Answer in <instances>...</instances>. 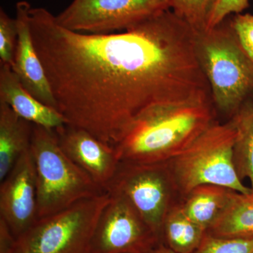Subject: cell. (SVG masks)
Returning <instances> with one entry per match:
<instances>
[{"mask_svg": "<svg viewBox=\"0 0 253 253\" xmlns=\"http://www.w3.org/2000/svg\"><path fill=\"white\" fill-rule=\"evenodd\" d=\"M195 47L216 111L229 120L253 93V61L239 44L230 16L197 31Z\"/></svg>", "mask_w": 253, "mask_h": 253, "instance_id": "3957f363", "label": "cell"}, {"mask_svg": "<svg viewBox=\"0 0 253 253\" xmlns=\"http://www.w3.org/2000/svg\"><path fill=\"white\" fill-rule=\"evenodd\" d=\"M217 0H170L171 10L196 31L206 29L210 13Z\"/></svg>", "mask_w": 253, "mask_h": 253, "instance_id": "d6986e66", "label": "cell"}, {"mask_svg": "<svg viewBox=\"0 0 253 253\" xmlns=\"http://www.w3.org/2000/svg\"><path fill=\"white\" fill-rule=\"evenodd\" d=\"M110 199L104 191L38 218L16 239L12 253H89L95 228Z\"/></svg>", "mask_w": 253, "mask_h": 253, "instance_id": "8992f818", "label": "cell"}, {"mask_svg": "<svg viewBox=\"0 0 253 253\" xmlns=\"http://www.w3.org/2000/svg\"><path fill=\"white\" fill-rule=\"evenodd\" d=\"M206 233V229L183 212L179 203L171 209L164 221L162 243L176 253H194Z\"/></svg>", "mask_w": 253, "mask_h": 253, "instance_id": "e0dca14e", "label": "cell"}, {"mask_svg": "<svg viewBox=\"0 0 253 253\" xmlns=\"http://www.w3.org/2000/svg\"><path fill=\"white\" fill-rule=\"evenodd\" d=\"M105 191L124 196L161 243L166 218L181 199L168 163H120Z\"/></svg>", "mask_w": 253, "mask_h": 253, "instance_id": "52a82bcc", "label": "cell"}, {"mask_svg": "<svg viewBox=\"0 0 253 253\" xmlns=\"http://www.w3.org/2000/svg\"><path fill=\"white\" fill-rule=\"evenodd\" d=\"M33 124L19 117L7 104L0 101V181L30 150Z\"/></svg>", "mask_w": 253, "mask_h": 253, "instance_id": "9a60e30c", "label": "cell"}, {"mask_svg": "<svg viewBox=\"0 0 253 253\" xmlns=\"http://www.w3.org/2000/svg\"><path fill=\"white\" fill-rule=\"evenodd\" d=\"M212 99L156 105L141 113L114 146L121 163H166L217 120Z\"/></svg>", "mask_w": 253, "mask_h": 253, "instance_id": "7a4b0ae2", "label": "cell"}, {"mask_svg": "<svg viewBox=\"0 0 253 253\" xmlns=\"http://www.w3.org/2000/svg\"><path fill=\"white\" fill-rule=\"evenodd\" d=\"M249 7V0H217L208 16L206 29L215 27L226 18L241 14Z\"/></svg>", "mask_w": 253, "mask_h": 253, "instance_id": "603a6c76", "label": "cell"}, {"mask_svg": "<svg viewBox=\"0 0 253 253\" xmlns=\"http://www.w3.org/2000/svg\"><path fill=\"white\" fill-rule=\"evenodd\" d=\"M240 193L225 186L204 184L181 198L179 206L189 219L206 231L215 224Z\"/></svg>", "mask_w": 253, "mask_h": 253, "instance_id": "5bb4252c", "label": "cell"}, {"mask_svg": "<svg viewBox=\"0 0 253 253\" xmlns=\"http://www.w3.org/2000/svg\"><path fill=\"white\" fill-rule=\"evenodd\" d=\"M251 99H252V100H253V93L252 96H251Z\"/></svg>", "mask_w": 253, "mask_h": 253, "instance_id": "484cf974", "label": "cell"}, {"mask_svg": "<svg viewBox=\"0 0 253 253\" xmlns=\"http://www.w3.org/2000/svg\"><path fill=\"white\" fill-rule=\"evenodd\" d=\"M207 232L220 237L253 236V196L238 194L220 219Z\"/></svg>", "mask_w": 253, "mask_h": 253, "instance_id": "ac0fdd59", "label": "cell"}, {"mask_svg": "<svg viewBox=\"0 0 253 253\" xmlns=\"http://www.w3.org/2000/svg\"><path fill=\"white\" fill-rule=\"evenodd\" d=\"M31 5L26 1L16 5L18 38L13 71L26 90L42 103L56 109L45 71L38 56L32 38L30 26Z\"/></svg>", "mask_w": 253, "mask_h": 253, "instance_id": "7c38bea8", "label": "cell"}, {"mask_svg": "<svg viewBox=\"0 0 253 253\" xmlns=\"http://www.w3.org/2000/svg\"><path fill=\"white\" fill-rule=\"evenodd\" d=\"M236 129L233 147L234 167L239 179H249L253 196V101L248 100L230 118Z\"/></svg>", "mask_w": 253, "mask_h": 253, "instance_id": "2e32d148", "label": "cell"}, {"mask_svg": "<svg viewBox=\"0 0 253 253\" xmlns=\"http://www.w3.org/2000/svg\"><path fill=\"white\" fill-rule=\"evenodd\" d=\"M194 253H253V236L220 237L207 232Z\"/></svg>", "mask_w": 253, "mask_h": 253, "instance_id": "ffe728a7", "label": "cell"}, {"mask_svg": "<svg viewBox=\"0 0 253 253\" xmlns=\"http://www.w3.org/2000/svg\"><path fill=\"white\" fill-rule=\"evenodd\" d=\"M18 27L16 18L0 9V59L1 64L12 68L17 44Z\"/></svg>", "mask_w": 253, "mask_h": 253, "instance_id": "44dd1931", "label": "cell"}, {"mask_svg": "<svg viewBox=\"0 0 253 253\" xmlns=\"http://www.w3.org/2000/svg\"><path fill=\"white\" fill-rule=\"evenodd\" d=\"M60 147L93 181L106 191L119 167L113 146L81 128L65 124L54 129Z\"/></svg>", "mask_w": 253, "mask_h": 253, "instance_id": "8fae6325", "label": "cell"}, {"mask_svg": "<svg viewBox=\"0 0 253 253\" xmlns=\"http://www.w3.org/2000/svg\"><path fill=\"white\" fill-rule=\"evenodd\" d=\"M0 101L32 124L51 129L67 124L57 110L43 104L26 90L12 68L4 64L0 65Z\"/></svg>", "mask_w": 253, "mask_h": 253, "instance_id": "4fadbf2b", "label": "cell"}, {"mask_svg": "<svg viewBox=\"0 0 253 253\" xmlns=\"http://www.w3.org/2000/svg\"><path fill=\"white\" fill-rule=\"evenodd\" d=\"M145 253H176L163 244H158L154 249L150 250Z\"/></svg>", "mask_w": 253, "mask_h": 253, "instance_id": "d4e9b609", "label": "cell"}, {"mask_svg": "<svg viewBox=\"0 0 253 253\" xmlns=\"http://www.w3.org/2000/svg\"><path fill=\"white\" fill-rule=\"evenodd\" d=\"M109 194V204L91 238L89 253H145L162 244L124 196Z\"/></svg>", "mask_w": 253, "mask_h": 253, "instance_id": "9c48e42d", "label": "cell"}, {"mask_svg": "<svg viewBox=\"0 0 253 253\" xmlns=\"http://www.w3.org/2000/svg\"><path fill=\"white\" fill-rule=\"evenodd\" d=\"M30 151L36 170L38 219L104 192L63 152L54 129L33 125Z\"/></svg>", "mask_w": 253, "mask_h": 253, "instance_id": "277c9868", "label": "cell"}, {"mask_svg": "<svg viewBox=\"0 0 253 253\" xmlns=\"http://www.w3.org/2000/svg\"><path fill=\"white\" fill-rule=\"evenodd\" d=\"M236 129L229 120L216 121L181 154L168 162L181 197L204 184L225 186L240 194L251 190L239 179L234 167L233 147Z\"/></svg>", "mask_w": 253, "mask_h": 253, "instance_id": "5b68a950", "label": "cell"}, {"mask_svg": "<svg viewBox=\"0 0 253 253\" xmlns=\"http://www.w3.org/2000/svg\"><path fill=\"white\" fill-rule=\"evenodd\" d=\"M33 43L67 124L114 147L156 105L211 99L196 56L197 31L169 9L121 33L61 27L31 8Z\"/></svg>", "mask_w": 253, "mask_h": 253, "instance_id": "6da1fadb", "label": "cell"}, {"mask_svg": "<svg viewBox=\"0 0 253 253\" xmlns=\"http://www.w3.org/2000/svg\"><path fill=\"white\" fill-rule=\"evenodd\" d=\"M0 182V218L17 239L38 219L36 170L30 150Z\"/></svg>", "mask_w": 253, "mask_h": 253, "instance_id": "30bf717a", "label": "cell"}, {"mask_svg": "<svg viewBox=\"0 0 253 253\" xmlns=\"http://www.w3.org/2000/svg\"><path fill=\"white\" fill-rule=\"evenodd\" d=\"M169 9L170 0H73L55 18L69 31L110 34L126 31Z\"/></svg>", "mask_w": 253, "mask_h": 253, "instance_id": "ba28073f", "label": "cell"}, {"mask_svg": "<svg viewBox=\"0 0 253 253\" xmlns=\"http://www.w3.org/2000/svg\"><path fill=\"white\" fill-rule=\"evenodd\" d=\"M230 18L231 27L239 44L253 61V15L234 14Z\"/></svg>", "mask_w": 253, "mask_h": 253, "instance_id": "7402d4cb", "label": "cell"}, {"mask_svg": "<svg viewBox=\"0 0 253 253\" xmlns=\"http://www.w3.org/2000/svg\"><path fill=\"white\" fill-rule=\"evenodd\" d=\"M16 238L6 221L0 218V253H12Z\"/></svg>", "mask_w": 253, "mask_h": 253, "instance_id": "cb8c5ba5", "label": "cell"}]
</instances>
